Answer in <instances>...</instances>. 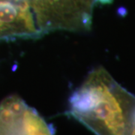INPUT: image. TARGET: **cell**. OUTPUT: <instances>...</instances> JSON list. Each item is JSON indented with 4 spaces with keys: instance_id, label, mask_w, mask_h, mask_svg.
I'll list each match as a JSON object with an SVG mask.
<instances>
[{
    "instance_id": "obj_1",
    "label": "cell",
    "mask_w": 135,
    "mask_h": 135,
    "mask_svg": "<svg viewBox=\"0 0 135 135\" xmlns=\"http://www.w3.org/2000/svg\"><path fill=\"white\" fill-rule=\"evenodd\" d=\"M69 113L96 134H129L135 95L104 68L90 73L70 98Z\"/></svg>"
},
{
    "instance_id": "obj_2",
    "label": "cell",
    "mask_w": 135,
    "mask_h": 135,
    "mask_svg": "<svg viewBox=\"0 0 135 135\" xmlns=\"http://www.w3.org/2000/svg\"><path fill=\"white\" fill-rule=\"evenodd\" d=\"M41 35L53 30L82 31L92 24L94 0H29Z\"/></svg>"
},
{
    "instance_id": "obj_3",
    "label": "cell",
    "mask_w": 135,
    "mask_h": 135,
    "mask_svg": "<svg viewBox=\"0 0 135 135\" xmlns=\"http://www.w3.org/2000/svg\"><path fill=\"white\" fill-rule=\"evenodd\" d=\"M53 131L33 108L17 96L0 104V134H52Z\"/></svg>"
},
{
    "instance_id": "obj_4",
    "label": "cell",
    "mask_w": 135,
    "mask_h": 135,
    "mask_svg": "<svg viewBox=\"0 0 135 135\" xmlns=\"http://www.w3.org/2000/svg\"><path fill=\"white\" fill-rule=\"evenodd\" d=\"M129 134L135 135V112L134 113L133 118H132V121H131V125L130 133H129Z\"/></svg>"
}]
</instances>
